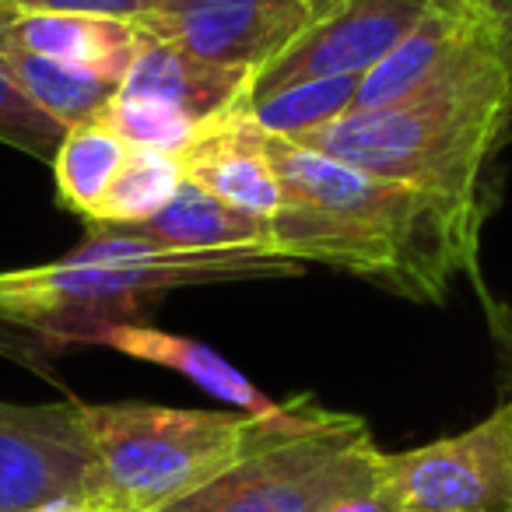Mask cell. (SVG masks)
<instances>
[{"instance_id": "1", "label": "cell", "mask_w": 512, "mask_h": 512, "mask_svg": "<svg viewBox=\"0 0 512 512\" xmlns=\"http://www.w3.org/2000/svg\"><path fill=\"white\" fill-rule=\"evenodd\" d=\"M256 141L281 183V207L267 218L274 256L337 267L414 302H442L453 278L484 295L477 271L484 218L288 137L256 130Z\"/></svg>"}, {"instance_id": "2", "label": "cell", "mask_w": 512, "mask_h": 512, "mask_svg": "<svg viewBox=\"0 0 512 512\" xmlns=\"http://www.w3.org/2000/svg\"><path fill=\"white\" fill-rule=\"evenodd\" d=\"M302 264L260 249L186 253L134 228H88L60 260L0 271V355L39 365L88 344L113 323H148L155 302L176 288L221 281L299 278Z\"/></svg>"}, {"instance_id": "3", "label": "cell", "mask_w": 512, "mask_h": 512, "mask_svg": "<svg viewBox=\"0 0 512 512\" xmlns=\"http://www.w3.org/2000/svg\"><path fill=\"white\" fill-rule=\"evenodd\" d=\"M512 120V71L491 25L400 102L295 137L344 165L418 186L488 221L484 172Z\"/></svg>"}, {"instance_id": "4", "label": "cell", "mask_w": 512, "mask_h": 512, "mask_svg": "<svg viewBox=\"0 0 512 512\" xmlns=\"http://www.w3.org/2000/svg\"><path fill=\"white\" fill-rule=\"evenodd\" d=\"M327 414L330 407L309 393L285 400L278 414L197 411L141 400L81 404V421L99 460V498L113 512L165 509L249 453L313 428Z\"/></svg>"}, {"instance_id": "5", "label": "cell", "mask_w": 512, "mask_h": 512, "mask_svg": "<svg viewBox=\"0 0 512 512\" xmlns=\"http://www.w3.org/2000/svg\"><path fill=\"white\" fill-rule=\"evenodd\" d=\"M379 470L383 449L369 425L358 414L330 411L158 512H327L341 498L376 488Z\"/></svg>"}, {"instance_id": "6", "label": "cell", "mask_w": 512, "mask_h": 512, "mask_svg": "<svg viewBox=\"0 0 512 512\" xmlns=\"http://www.w3.org/2000/svg\"><path fill=\"white\" fill-rule=\"evenodd\" d=\"M379 481L404 512H512V411L428 446L383 453Z\"/></svg>"}, {"instance_id": "7", "label": "cell", "mask_w": 512, "mask_h": 512, "mask_svg": "<svg viewBox=\"0 0 512 512\" xmlns=\"http://www.w3.org/2000/svg\"><path fill=\"white\" fill-rule=\"evenodd\" d=\"M67 495L99 498V460L78 400H0V512H22Z\"/></svg>"}, {"instance_id": "8", "label": "cell", "mask_w": 512, "mask_h": 512, "mask_svg": "<svg viewBox=\"0 0 512 512\" xmlns=\"http://www.w3.org/2000/svg\"><path fill=\"white\" fill-rule=\"evenodd\" d=\"M313 22L302 0H158L134 22L144 36L172 43L207 64L260 74Z\"/></svg>"}, {"instance_id": "9", "label": "cell", "mask_w": 512, "mask_h": 512, "mask_svg": "<svg viewBox=\"0 0 512 512\" xmlns=\"http://www.w3.org/2000/svg\"><path fill=\"white\" fill-rule=\"evenodd\" d=\"M435 0H341L327 15L313 18L309 29L256 74L249 99H264L299 81L362 78L386 57Z\"/></svg>"}, {"instance_id": "10", "label": "cell", "mask_w": 512, "mask_h": 512, "mask_svg": "<svg viewBox=\"0 0 512 512\" xmlns=\"http://www.w3.org/2000/svg\"><path fill=\"white\" fill-rule=\"evenodd\" d=\"M484 29H488L484 11L470 8L463 0H435L421 15V22L358 78L348 113H369V109L400 102L407 92L446 71Z\"/></svg>"}, {"instance_id": "11", "label": "cell", "mask_w": 512, "mask_h": 512, "mask_svg": "<svg viewBox=\"0 0 512 512\" xmlns=\"http://www.w3.org/2000/svg\"><path fill=\"white\" fill-rule=\"evenodd\" d=\"M179 165L186 183L225 200L235 211L267 221L281 207V183L256 141V127L249 123L246 109H235L204 127Z\"/></svg>"}, {"instance_id": "12", "label": "cell", "mask_w": 512, "mask_h": 512, "mask_svg": "<svg viewBox=\"0 0 512 512\" xmlns=\"http://www.w3.org/2000/svg\"><path fill=\"white\" fill-rule=\"evenodd\" d=\"M249 85H253V74L207 64V60L193 57L179 46L141 32V50H137L127 78H123L120 92L162 99L169 106L183 109L197 123L211 127L221 116L246 109Z\"/></svg>"}, {"instance_id": "13", "label": "cell", "mask_w": 512, "mask_h": 512, "mask_svg": "<svg viewBox=\"0 0 512 512\" xmlns=\"http://www.w3.org/2000/svg\"><path fill=\"white\" fill-rule=\"evenodd\" d=\"M92 348H109L120 351L137 362L158 365V369L179 372L183 379H190L193 386H200L211 397L232 404V411L246 414H278L285 400H271L260 386H253L228 358H221L214 348L193 341L183 334H169L158 330L151 323H113V327L99 330L92 337Z\"/></svg>"}, {"instance_id": "14", "label": "cell", "mask_w": 512, "mask_h": 512, "mask_svg": "<svg viewBox=\"0 0 512 512\" xmlns=\"http://www.w3.org/2000/svg\"><path fill=\"white\" fill-rule=\"evenodd\" d=\"M8 46L123 85L141 50V29L102 15H15Z\"/></svg>"}, {"instance_id": "15", "label": "cell", "mask_w": 512, "mask_h": 512, "mask_svg": "<svg viewBox=\"0 0 512 512\" xmlns=\"http://www.w3.org/2000/svg\"><path fill=\"white\" fill-rule=\"evenodd\" d=\"M137 235L151 242H162L186 253H218V249H267V221L253 218L246 211H235L232 204L211 197L200 186L183 183L179 193L169 200L162 214L137 225Z\"/></svg>"}, {"instance_id": "16", "label": "cell", "mask_w": 512, "mask_h": 512, "mask_svg": "<svg viewBox=\"0 0 512 512\" xmlns=\"http://www.w3.org/2000/svg\"><path fill=\"white\" fill-rule=\"evenodd\" d=\"M4 67L11 71L15 85L43 109L46 116H53L64 127H78V123L99 120L106 113V106L116 99L120 85L99 78V74L78 71V67L57 64V60L36 57L25 50H8L0 53Z\"/></svg>"}, {"instance_id": "17", "label": "cell", "mask_w": 512, "mask_h": 512, "mask_svg": "<svg viewBox=\"0 0 512 512\" xmlns=\"http://www.w3.org/2000/svg\"><path fill=\"white\" fill-rule=\"evenodd\" d=\"M183 165L176 155L148 148H130L127 162L113 176L109 190L88 214V228H137L148 225L155 214L169 207V200L183 186Z\"/></svg>"}, {"instance_id": "18", "label": "cell", "mask_w": 512, "mask_h": 512, "mask_svg": "<svg viewBox=\"0 0 512 512\" xmlns=\"http://www.w3.org/2000/svg\"><path fill=\"white\" fill-rule=\"evenodd\" d=\"M127 151V144L102 120L67 127L64 141H60L57 155L50 162L53 176H57L60 204L88 218L102 200V193L109 190L113 176L120 172V165L127 162Z\"/></svg>"}, {"instance_id": "19", "label": "cell", "mask_w": 512, "mask_h": 512, "mask_svg": "<svg viewBox=\"0 0 512 512\" xmlns=\"http://www.w3.org/2000/svg\"><path fill=\"white\" fill-rule=\"evenodd\" d=\"M358 78H316L299 81L281 92H271L264 99L246 102V116L256 130L274 137H295L309 134L316 127H327L337 116H344L355 99Z\"/></svg>"}, {"instance_id": "20", "label": "cell", "mask_w": 512, "mask_h": 512, "mask_svg": "<svg viewBox=\"0 0 512 512\" xmlns=\"http://www.w3.org/2000/svg\"><path fill=\"white\" fill-rule=\"evenodd\" d=\"M99 120L127 148L165 151V155H176V158H183L197 144V137L204 134V123L186 116L183 109L169 106L162 99H144V95H123V92H116V99L109 102Z\"/></svg>"}, {"instance_id": "21", "label": "cell", "mask_w": 512, "mask_h": 512, "mask_svg": "<svg viewBox=\"0 0 512 512\" xmlns=\"http://www.w3.org/2000/svg\"><path fill=\"white\" fill-rule=\"evenodd\" d=\"M67 127L46 116L22 88L15 85L11 71L0 60V144L25 151L39 162H53Z\"/></svg>"}, {"instance_id": "22", "label": "cell", "mask_w": 512, "mask_h": 512, "mask_svg": "<svg viewBox=\"0 0 512 512\" xmlns=\"http://www.w3.org/2000/svg\"><path fill=\"white\" fill-rule=\"evenodd\" d=\"M0 8L11 15H102L141 22L158 8V0H0Z\"/></svg>"}, {"instance_id": "23", "label": "cell", "mask_w": 512, "mask_h": 512, "mask_svg": "<svg viewBox=\"0 0 512 512\" xmlns=\"http://www.w3.org/2000/svg\"><path fill=\"white\" fill-rule=\"evenodd\" d=\"M481 306H484V320H488L491 337H495L498 362H502V404L498 407L512 411V306L491 299L488 292L481 295Z\"/></svg>"}, {"instance_id": "24", "label": "cell", "mask_w": 512, "mask_h": 512, "mask_svg": "<svg viewBox=\"0 0 512 512\" xmlns=\"http://www.w3.org/2000/svg\"><path fill=\"white\" fill-rule=\"evenodd\" d=\"M327 512H404V505H400V498L393 495L390 484L379 481L376 488L358 491V495H351V498H341V502L330 505Z\"/></svg>"}, {"instance_id": "25", "label": "cell", "mask_w": 512, "mask_h": 512, "mask_svg": "<svg viewBox=\"0 0 512 512\" xmlns=\"http://www.w3.org/2000/svg\"><path fill=\"white\" fill-rule=\"evenodd\" d=\"M484 15H488V25L495 32L498 46H502L505 60H509L512 71V0H481Z\"/></svg>"}, {"instance_id": "26", "label": "cell", "mask_w": 512, "mask_h": 512, "mask_svg": "<svg viewBox=\"0 0 512 512\" xmlns=\"http://www.w3.org/2000/svg\"><path fill=\"white\" fill-rule=\"evenodd\" d=\"M22 512H113L102 498L95 495H67V498H53V502L32 505V509Z\"/></svg>"}, {"instance_id": "27", "label": "cell", "mask_w": 512, "mask_h": 512, "mask_svg": "<svg viewBox=\"0 0 512 512\" xmlns=\"http://www.w3.org/2000/svg\"><path fill=\"white\" fill-rule=\"evenodd\" d=\"M11 11L8 8H0V53L8 50V32H11Z\"/></svg>"}, {"instance_id": "28", "label": "cell", "mask_w": 512, "mask_h": 512, "mask_svg": "<svg viewBox=\"0 0 512 512\" xmlns=\"http://www.w3.org/2000/svg\"><path fill=\"white\" fill-rule=\"evenodd\" d=\"M302 4H306V8L313 11V18H320V15H327L330 8H337L341 0H302Z\"/></svg>"}, {"instance_id": "29", "label": "cell", "mask_w": 512, "mask_h": 512, "mask_svg": "<svg viewBox=\"0 0 512 512\" xmlns=\"http://www.w3.org/2000/svg\"><path fill=\"white\" fill-rule=\"evenodd\" d=\"M463 4H470V8H477V11H484V8H481V0H463Z\"/></svg>"}, {"instance_id": "30", "label": "cell", "mask_w": 512, "mask_h": 512, "mask_svg": "<svg viewBox=\"0 0 512 512\" xmlns=\"http://www.w3.org/2000/svg\"><path fill=\"white\" fill-rule=\"evenodd\" d=\"M509 137H512V120H509V130H505V141H509Z\"/></svg>"}]
</instances>
